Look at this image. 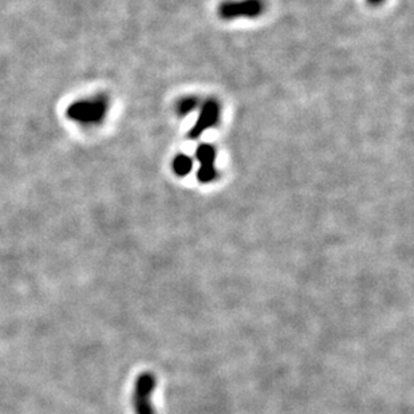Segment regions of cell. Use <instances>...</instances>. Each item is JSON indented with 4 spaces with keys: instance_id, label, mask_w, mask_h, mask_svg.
<instances>
[{
    "instance_id": "5b68a950",
    "label": "cell",
    "mask_w": 414,
    "mask_h": 414,
    "mask_svg": "<svg viewBox=\"0 0 414 414\" xmlns=\"http://www.w3.org/2000/svg\"><path fill=\"white\" fill-rule=\"evenodd\" d=\"M196 158L200 164V168L197 170V180L201 184L213 182L219 173L215 165L216 161V149L211 143H200L196 149Z\"/></svg>"
},
{
    "instance_id": "8992f818",
    "label": "cell",
    "mask_w": 414,
    "mask_h": 414,
    "mask_svg": "<svg viewBox=\"0 0 414 414\" xmlns=\"http://www.w3.org/2000/svg\"><path fill=\"white\" fill-rule=\"evenodd\" d=\"M172 168L179 177H185L187 175L191 173V170L194 168V160L189 155L180 153L173 158Z\"/></svg>"
},
{
    "instance_id": "6da1fadb",
    "label": "cell",
    "mask_w": 414,
    "mask_h": 414,
    "mask_svg": "<svg viewBox=\"0 0 414 414\" xmlns=\"http://www.w3.org/2000/svg\"><path fill=\"white\" fill-rule=\"evenodd\" d=\"M109 105V98L104 94L78 100L69 106L67 117L83 126H94L104 121Z\"/></svg>"
},
{
    "instance_id": "277c9868",
    "label": "cell",
    "mask_w": 414,
    "mask_h": 414,
    "mask_svg": "<svg viewBox=\"0 0 414 414\" xmlns=\"http://www.w3.org/2000/svg\"><path fill=\"white\" fill-rule=\"evenodd\" d=\"M221 106L220 102L216 98H208L201 104V110L199 118L194 125V128L189 130L188 137L191 140H197L206 130L216 126L220 121Z\"/></svg>"
},
{
    "instance_id": "ba28073f",
    "label": "cell",
    "mask_w": 414,
    "mask_h": 414,
    "mask_svg": "<svg viewBox=\"0 0 414 414\" xmlns=\"http://www.w3.org/2000/svg\"><path fill=\"white\" fill-rule=\"evenodd\" d=\"M385 0H367V3L369 4H372V6H379V4H382Z\"/></svg>"
},
{
    "instance_id": "3957f363",
    "label": "cell",
    "mask_w": 414,
    "mask_h": 414,
    "mask_svg": "<svg viewBox=\"0 0 414 414\" xmlns=\"http://www.w3.org/2000/svg\"><path fill=\"white\" fill-rule=\"evenodd\" d=\"M155 389L153 373H143L137 378L133 393V406L137 414H155L150 397Z\"/></svg>"
},
{
    "instance_id": "52a82bcc",
    "label": "cell",
    "mask_w": 414,
    "mask_h": 414,
    "mask_svg": "<svg viewBox=\"0 0 414 414\" xmlns=\"http://www.w3.org/2000/svg\"><path fill=\"white\" fill-rule=\"evenodd\" d=\"M201 105V100L197 95H187L182 97L176 104V113L177 116L185 117L192 113Z\"/></svg>"
},
{
    "instance_id": "7a4b0ae2",
    "label": "cell",
    "mask_w": 414,
    "mask_h": 414,
    "mask_svg": "<svg viewBox=\"0 0 414 414\" xmlns=\"http://www.w3.org/2000/svg\"><path fill=\"white\" fill-rule=\"evenodd\" d=\"M266 4L263 0H225L223 1L218 15L224 20L237 18H258L264 13Z\"/></svg>"
}]
</instances>
